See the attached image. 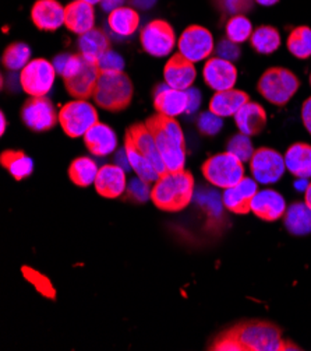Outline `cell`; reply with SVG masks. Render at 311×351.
<instances>
[{"label": "cell", "mask_w": 311, "mask_h": 351, "mask_svg": "<svg viewBox=\"0 0 311 351\" xmlns=\"http://www.w3.org/2000/svg\"><path fill=\"white\" fill-rule=\"evenodd\" d=\"M211 351H285L301 350L282 337V329L269 321L250 319L239 322L213 341Z\"/></svg>", "instance_id": "cell-1"}, {"label": "cell", "mask_w": 311, "mask_h": 351, "mask_svg": "<svg viewBox=\"0 0 311 351\" xmlns=\"http://www.w3.org/2000/svg\"><path fill=\"white\" fill-rule=\"evenodd\" d=\"M194 185L191 172L186 169L166 171L151 188V200L162 212H182L194 197Z\"/></svg>", "instance_id": "cell-2"}, {"label": "cell", "mask_w": 311, "mask_h": 351, "mask_svg": "<svg viewBox=\"0 0 311 351\" xmlns=\"http://www.w3.org/2000/svg\"><path fill=\"white\" fill-rule=\"evenodd\" d=\"M151 130L165 167L167 171L185 169L186 164V140L180 123L176 118L161 114L152 115L146 121Z\"/></svg>", "instance_id": "cell-3"}, {"label": "cell", "mask_w": 311, "mask_h": 351, "mask_svg": "<svg viewBox=\"0 0 311 351\" xmlns=\"http://www.w3.org/2000/svg\"><path fill=\"white\" fill-rule=\"evenodd\" d=\"M133 95V82L120 70V72H100L92 98L99 108L109 112H120L131 104Z\"/></svg>", "instance_id": "cell-4"}, {"label": "cell", "mask_w": 311, "mask_h": 351, "mask_svg": "<svg viewBox=\"0 0 311 351\" xmlns=\"http://www.w3.org/2000/svg\"><path fill=\"white\" fill-rule=\"evenodd\" d=\"M300 87L297 76L285 67H269L261 75L257 90L269 104L285 107Z\"/></svg>", "instance_id": "cell-5"}, {"label": "cell", "mask_w": 311, "mask_h": 351, "mask_svg": "<svg viewBox=\"0 0 311 351\" xmlns=\"http://www.w3.org/2000/svg\"><path fill=\"white\" fill-rule=\"evenodd\" d=\"M204 178L219 189H228L245 178V162L229 152L206 158L201 167Z\"/></svg>", "instance_id": "cell-6"}, {"label": "cell", "mask_w": 311, "mask_h": 351, "mask_svg": "<svg viewBox=\"0 0 311 351\" xmlns=\"http://www.w3.org/2000/svg\"><path fill=\"white\" fill-rule=\"evenodd\" d=\"M96 122H99L98 112L88 99H73L64 104L59 111V125L72 138L84 137Z\"/></svg>", "instance_id": "cell-7"}, {"label": "cell", "mask_w": 311, "mask_h": 351, "mask_svg": "<svg viewBox=\"0 0 311 351\" xmlns=\"http://www.w3.org/2000/svg\"><path fill=\"white\" fill-rule=\"evenodd\" d=\"M56 75L52 62L44 58L31 59L20 72V84L29 97H46L55 84Z\"/></svg>", "instance_id": "cell-8"}, {"label": "cell", "mask_w": 311, "mask_h": 351, "mask_svg": "<svg viewBox=\"0 0 311 351\" xmlns=\"http://www.w3.org/2000/svg\"><path fill=\"white\" fill-rule=\"evenodd\" d=\"M143 49L154 58H165L176 47V32L167 21H150L140 34Z\"/></svg>", "instance_id": "cell-9"}, {"label": "cell", "mask_w": 311, "mask_h": 351, "mask_svg": "<svg viewBox=\"0 0 311 351\" xmlns=\"http://www.w3.org/2000/svg\"><path fill=\"white\" fill-rule=\"evenodd\" d=\"M179 53L193 63H198L211 58L215 51V43L210 29L202 25L187 27L178 40Z\"/></svg>", "instance_id": "cell-10"}, {"label": "cell", "mask_w": 311, "mask_h": 351, "mask_svg": "<svg viewBox=\"0 0 311 351\" xmlns=\"http://www.w3.org/2000/svg\"><path fill=\"white\" fill-rule=\"evenodd\" d=\"M253 178L262 185L276 184L286 171L285 157L271 147H260L249 161Z\"/></svg>", "instance_id": "cell-11"}, {"label": "cell", "mask_w": 311, "mask_h": 351, "mask_svg": "<svg viewBox=\"0 0 311 351\" xmlns=\"http://www.w3.org/2000/svg\"><path fill=\"white\" fill-rule=\"evenodd\" d=\"M24 125L33 132H48L59 122V112L46 97H29L20 111Z\"/></svg>", "instance_id": "cell-12"}, {"label": "cell", "mask_w": 311, "mask_h": 351, "mask_svg": "<svg viewBox=\"0 0 311 351\" xmlns=\"http://www.w3.org/2000/svg\"><path fill=\"white\" fill-rule=\"evenodd\" d=\"M202 76L205 84L214 91L234 88L237 80V69L233 62L214 56L205 60Z\"/></svg>", "instance_id": "cell-13"}, {"label": "cell", "mask_w": 311, "mask_h": 351, "mask_svg": "<svg viewBox=\"0 0 311 351\" xmlns=\"http://www.w3.org/2000/svg\"><path fill=\"white\" fill-rule=\"evenodd\" d=\"M258 192V182L254 178L245 177L232 188L224 189L222 202L230 213L246 216L252 213V203Z\"/></svg>", "instance_id": "cell-14"}, {"label": "cell", "mask_w": 311, "mask_h": 351, "mask_svg": "<svg viewBox=\"0 0 311 351\" xmlns=\"http://www.w3.org/2000/svg\"><path fill=\"white\" fill-rule=\"evenodd\" d=\"M99 76H100V69L98 63L87 60L84 58L83 66L79 70V73L75 75L72 79H67L63 82L67 93L70 94L75 99H88V98H92L94 95Z\"/></svg>", "instance_id": "cell-15"}, {"label": "cell", "mask_w": 311, "mask_h": 351, "mask_svg": "<svg viewBox=\"0 0 311 351\" xmlns=\"http://www.w3.org/2000/svg\"><path fill=\"white\" fill-rule=\"evenodd\" d=\"M189 95L183 90L172 88L170 86L161 84L154 91V108L158 114L176 118L187 112Z\"/></svg>", "instance_id": "cell-16"}, {"label": "cell", "mask_w": 311, "mask_h": 351, "mask_svg": "<svg viewBox=\"0 0 311 351\" xmlns=\"http://www.w3.org/2000/svg\"><path fill=\"white\" fill-rule=\"evenodd\" d=\"M197 77L194 63L186 59L182 53H176L166 62L163 67V79L167 86L186 91L193 87Z\"/></svg>", "instance_id": "cell-17"}, {"label": "cell", "mask_w": 311, "mask_h": 351, "mask_svg": "<svg viewBox=\"0 0 311 351\" xmlns=\"http://www.w3.org/2000/svg\"><path fill=\"white\" fill-rule=\"evenodd\" d=\"M286 208L285 197L273 189L258 191L252 203V213L268 223L284 219Z\"/></svg>", "instance_id": "cell-18"}, {"label": "cell", "mask_w": 311, "mask_h": 351, "mask_svg": "<svg viewBox=\"0 0 311 351\" xmlns=\"http://www.w3.org/2000/svg\"><path fill=\"white\" fill-rule=\"evenodd\" d=\"M98 195L107 199H116L126 192V171L116 164H107L99 168L94 182Z\"/></svg>", "instance_id": "cell-19"}, {"label": "cell", "mask_w": 311, "mask_h": 351, "mask_svg": "<svg viewBox=\"0 0 311 351\" xmlns=\"http://www.w3.org/2000/svg\"><path fill=\"white\" fill-rule=\"evenodd\" d=\"M126 136L130 137L131 142L135 145V147L150 160V162L154 165V168L157 169V172L159 175H162L167 171L165 167V162L162 160V156L159 153V149L157 146L155 138H154L151 130L148 129V126L146 125V122L131 125L127 129Z\"/></svg>", "instance_id": "cell-20"}, {"label": "cell", "mask_w": 311, "mask_h": 351, "mask_svg": "<svg viewBox=\"0 0 311 351\" xmlns=\"http://www.w3.org/2000/svg\"><path fill=\"white\" fill-rule=\"evenodd\" d=\"M64 9L59 0H37L31 9V20L41 31H56L64 24Z\"/></svg>", "instance_id": "cell-21"}, {"label": "cell", "mask_w": 311, "mask_h": 351, "mask_svg": "<svg viewBox=\"0 0 311 351\" xmlns=\"http://www.w3.org/2000/svg\"><path fill=\"white\" fill-rule=\"evenodd\" d=\"M84 143L92 156L107 157L118 149V136L109 125L96 122L84 134Z\"/></svg>", "instance_id": "cell-22"}, {"label": "cell", "mask_w": 311, "mask_h": 351, "mask_svg": "<svg viewBox=\"0 0 311 351\" xmlns=\"http://www.w3.org/2000/svg\"><path fill=\"white\" fill-rule=\"evenodd\" d=\"M64 25L77 35L91 31L95 25L94 6L83 0H73L64 9Z\"/></svg>", "instance_id": "cell-23"}, {"label": "cell", "mask_w": 311, "mask_h": 351, "mask_svg": "<svg viewBox=\"0 0 311 351\" xmlns=\"http://www.w3.org/2000/svg\"><path fill=\"white\" fill-rule=\"evenodd\" d=\"M267 112L258 102L249 101L234 115V123L240 133L246 136H257L267 126Z\"/></svg>", "instance_id": "cell-24"}, {"label": "cell", "mask_w": 311, "mask_h": 351, "mask_svg": "<svg viewBox=\"0 0 311 351\" xmlns=\"http://www.w3.org/2000/svg\"><path fill=\"white\" fill-rule=\"evenodd\" d=\"M249 101L250 97L243 90L230 88L225 91H215V94L210 99V111L222 118L234 117L239 110Z\"/></svg>", "instance_id": "cell-25"}, {"label": "cell", "mask_w": 311, "mask_h": 351, "mask_svg": "<svg viewBox=\"0 0 311 351\" xmlns=\"http://www.w3.org/2000/svg\"><path fill=\"white\" fill-rule=\"evenodd\" d=\"M286 169L296 178H311V145L295 143L285 153Z\"/></svg>", "instance_id": "cell-26"}, {"label": "cell", "mask_w": 311, "mask_h": 351, "mask_svg": "<svg viewBox=\"0 0 311 351\" xmlns=\"http://www.w3.org/2000/svg\"><path fill=\"white\" fill-rule=\"evenodd\" d=\"M285 228L296 237L311 234V208L304 202H293L284 216Z\"/></svg>", "instance_id": "cell-27"}, {"label": "cell", "mask_w": 311, "mask_h": 351, "mask_svg": "<svg viewBox=\"0 0 311 351\" xmlns=\"http://www.w3.org/2000/svg\"><path fill=\"white\" fill-rule=\"evenodd\" d=\"M124 149L131 165V169L135 172L138 178L148 184H155L161 175L157 172L154 165L150 162V160L135 147V145L131 142L130 137H124Z\"/></svg>", "instance_id": "cell-28"}, {"label": "cell", "mask_w": 311, "mask_h": 351, "mask_svg": "<svg viewBox=\"0 0 311 351\" xmlns=\"http://www.w3.org/2000/svg\"><path fill=\"white\" fill-rule=\"evenodd\" d=\"M79 48H80V53L87 60L98 63L100 56L107 51H109V40L105 35V32L92 28L91 31L80 35Z\"/></svg>", "instance_id": "cell-29"}, {"label": "cell", "mask_w": 311, "mask_h": 351, "mask_svg": "<svg viewBox=\"0 0 311 351\" xmlns=\"http://www.w3.org/2000/svg\"><path fill=\"white\" fill-rule=\"evenodd\" d=\"M0 164L18 182L31 177L33 171L32 158L20 150H5L0 156Z\"/></svg>", "instance_id": "cell-30"}, {"label": "cell", "mask_w": 311, "mask_h": 351, "mask_svg": "<svg viewBox=\"0 0 311 351\" xmlns=\"http://www.w3.org/2000/svg\"><path fill=\"white\" fill-rule=\"evenodd\" d=\"M108 25L120 37H130L140 27V14L133 8L122 6L108 16Z\"/></svg>", "instance_id": "cell-31"}, {"label": "cell", "mask_w": 311, "mask_h": 351, "mask_svg": "<svg viewBox=\"0 0 311 351\" xmlns=\"http://www.w3.org/2000/svg\"><path fill=\"white\" fill-rule=\"evenodd\" d=\"M98 171V164L92 158L77 157L68 167V177L76 186L88 188L90 185H94Z\"/></svg>", "instance_id": "cell-32"}, {"label": "cell", "mask_w": 311, "mask_h": 351, "mask_svg": "<svg viewBox=\"0 0 311 351\" xmlns=\"http://www.w3.org/2000/svg\"><path fill=\"white\" fill-rule=\"evenodd\" d=\"M250 44L261 55H271L281 47V34L272 25H260L253 31Z\"/></svg>", "instance_id": "cell-33"}, {"label": "cell", "mask_w": 311, "mask_h": 351, "mask_svg": "<svg viewBox=\"0 0 311 351\" xmlns=\"http://www.w3.org/2000/svg\"><path fill=\"white\" fill-rule=\"evenodd\" d=\"M288 51L297 59H308L311 56V28L300 25L292 29L286 41Z\"/></svg>", "instance_id": "cell-34"}, {"label": "cell", "mask_w": 311, "mask_h": 351, "mask_svg": "<svg viewBox=\"0 0 311 351\" xmlns=\"http://www.w3.org/2000/svg\"><path fill=\"white\" fill-rule=\"evenodd\" d=\"M31 62V48L25 43H13L6 47L2 63L5 69L12 72H21V70Z\"/></svg>", "instance_id": "cell-35"}, {"label": "cell", "mask_w": 311, "mask_h": 351, "mask_svg": "<svg viewBox=\"0 0 311 351\" xmlns=\"http://www.w3.org/2000/svg\"><path fill=\"white\" fill-rule=\"evenodd\" d=\"M226 38L236 43L243 44L253 35V24L245 14H236L230 16V19L226 21Z\"/></svg>", "instance_id": "cell-36"}, {"label": "cell", "mask_w": 311, "mask_h": 351, "mask_svg": "<svg viewBox=\"0 0 311 351\" xmlns=\"http://www.w3.org/2000/svg\"><path fill=\"white\" fill-rule=\"evenodd\" d=\"M84 62L81 53H60L53 59V66L56 69V73L63 79H72L75 75L79 73Z\"/></svg>", "instance_id": "cell-37"}, {"label": "cell", "mask_w": 311, "mask_h": 351, "mask_svg": "<svg viewBox=\"0 0 311 351\" xmlns=\"http://www.w3.org/2000/svg\"><path fill=\"white\" fill-rule=\"evenodd\" d=\"M226 152L236 156L241 162H247L252 160L256 150H254V146L250 140V136H246V134L239 132L237 134L232 136L228 140Z\"/></svg>", "instance_id": "cell-38"}, {"label": "cell", "mask_w": 311, "mask_h": 351, "mask_svg": "<svg viewBox=\"0 0 311 351\" xmlns=\"http://www.w3.org/2000/svg\"><path fill=\"white\" fill-rule=\"evenodd\" d=\"M197 128L205 136H215L224 128V118L208 110L197 118Z\"/></svg>", "instance_id": "cell-39"}, {"label": "cell", "mask_w": 311, "mask_h": 351, "mask_svg": "<svg viewBox=\"0 0 311 351\" xmlns=\"http://www.w3.org/2000/svg\"><path fill=\"white\" fill-rule=\"evenodd\" d=\"M124 193L127 196V200H133L137 203H146L148 199H151L150 184L138 177L131 180V182L127 185Z\"/></svg>", "instance_id": "cell-40"}, {"label": "cell", "mask_w": 311, "mask_h": 351, "mask_svg": "<svg viewBox=\"0 0 311 351\" xmlns=\"http://www.w3.org/2000/svg\"><path fill=\"white\" fill-rule=\"evenodd\" d=\"M217 8L224 14H245L254 6V0H214Z\"/></svg>", "instance_id": "cell-41"}, {"label": "cell", "mask_w": 311, "mask_h": 351, "mask_svg": "<svg viewBox=\"0 0 311 351\" xmlns=\"http://www.w3.org/2000/svg\"><path fill=\"white\" fill-rule=\"evenodd\" d=\"M98 66L100 72H120V70L124 69V60L119 53L109 49L100 56Z\"/></svg>", "instance_id": "cell-42"}, {"label": "cell", "mask_w": 311, "mask_h": 351, "mask_svg": "<svg viewBox=\"0 0 311 351\" xmlns=\"http://www.w3.org/2000/svg\"><path fill=\"white\" fill-rule=\"evenodd\" d=\"M215 56L234 62L240 58V48L239 44L230 41V40H221L217 45H215Z\"/></svg>", "instance_id": "cell-43"}, {"label": "cell", "mask_w": 311, "mask_h": 351, "mask_svg": "<svg viewBox=\"0 0 311 351\" xmlns=\"http://www.w3.org/2000/svg\"><path fill=\"white\" fill-rule=\"evenodd\" d=\"M24 273H25V276L28 277L29 282L36 285L37 289H38L42 294L49 295V297H55V290L52 289L51 283L48 282V280H46L42 274H40V273H37V271H33L32 269H27V267L24 269Z\"/></svg>", "instance_id": "cell-44"}, {"label": "cell", "mask_w": 311, "mask_h": 351, "mask_svg": "<svg viewBox=\"0 0 311 351\" xmlns=\"http://www.w3.org/2000/svg\"><path fill=\"white\" fill-rule=\"evenodd\" d=\"M186 93L189 95V107H187V112L186 114H189V115L195 114L198 111V108L201 107V101H202L201 93H200V90L193 88V87L187 88Z\"/></svg>", "instance_id": "cell-45"}, {"label": "cell", "mask_w": 311, "mask_h": 351, "mask_svg": "<svg viewBox=\"0 0 311 351\" xmlns=\"http://www.w3.org/2000/svg\"><path fill=\"white\" fill-rule=\"evenodd\" d=\"M301 121L306 130L311 136V97H308L301 105Z\"/></svg>", "instance_id": "cell-46"}, {"label": "cell", "mask_w": 311, "mask_h": 351, "mask_svg": "<svg viewBox=\"0 0 311 351\" xmlns=\"http://www.w3.org/2000/svg\"><path fill=\"white\" fill-rule=\"evenodd\" d=\"M126 0H102L100 2V6L103 9V12L107 13H112L113 10L122 8L124 5Z\"/></svg>", "instance_id": "cell-47"}, {"label": "cell", "mask_w": 311, "mask_h": 351, "mask_svg": "<svg viewBox=\"0 0 311 351\" xmlns=\"http://www.w3.org/2000/svg\"><path fill=\"white\" fill-rule=\"evenodd\" d=\"M115 161H116V165L122 167L124 171H127L129 168H131V165H130V161H129V157H127V153H126V149H124V147H123V149H120V150L116 153V158H115Z\"/></svg>", "instance_id": "cell-48"}, {"label": "cell", "mask_w": 311, "mask_h": 351, "mask_svg": "<svg viewBox=\"0 0 311 351\" xmlns=\"http://www.w3.org/2000/svg\"><path fill=\"white\" fill-rule=\"evenodd\" d=\"M131 2L135 8L147 10V9H151L157 3V0H131Z\"/></svg>", "instance_id": "cell-49"}, {"label": "cell", "mask_w": 311, "mask_h": 351, "mask_svg": "<svg viewBox=\"0 0 311 351\" xmlns=\"http://www.w3.org/2000/svg\"><path fill=\"white\" fill-rule=\"evenodd\" d=\"M254 2L260 6H265V8H269V6H275L276 3L280 2V0H254Z\"/></svg>", "instance_id": "cell-50"}, {"label": "cell", "mask_w": 311, "mask_h": 351, "mask_svg": "<svg viewBox=\"0 0 311 351\" xmlns=\"http://www.w3.org/2000/svg\"><path fill=\"white\" fill-rule=\"evenodd\" d=\"M304 203L311 208V182L307 185L304 192Z\"/></svg>", "instance_id": "cell-51"}, {"label": "cell", "mask_w": 311, "mask_h": 351, "mask_svg": "<svg viewBox=\"0 0 311 351\" xmlns=\"http://www.w3.org/2000/svg\"><path fill=\"white\" fill-rule=\"evenodd\" d=\"M0 123H2V129H0V133L5 134L6 128H8V122H6V117H5V114H3V112L0 114Z\"/></svg>", "instance_id": "cell-52"}, {"label": "cell", "mask_w": 311, "mask_h": 351, "mask_svg": "<svg viewBox=\"0 0 311 351\" xmlns=\"http://www.w3.org/2000/svg\"><path fill=\"white\" fill-rule=\"evenodd\" d=\"M83 2H87V3H90V5H98V3H100L102 0H83Z\"/></svg>", "instance_id": "cell-53"}, {"label": "cell", "mask_w": 311, "mask_h": 351, "mask_svg": "<svg viewBox=\"0 0 311 351\" xmlns=\"http://www.w3.org/2000/svg\"><path fill=\"white\" fill-rule=\"evenodd\" d=\"M310 84H311V75H310Z\"/></svg>", "instance_id": "cell-54"}]
</instances>
